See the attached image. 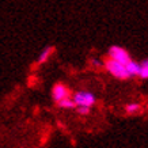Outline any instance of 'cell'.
Segmentation results:
<instances>
[{
  "label": "cell",
  "mask_w": 148,
  "mask_h": 148,
  "mask_svg": "<svg viewBox=\"0 0 148 148\" xmlns=\"http://www.w3.org/2000/svg\"><path fill=\"white\" fill-rule=\"evenodd\" d=\"M105 67H106V69L109 71V73L113 75L114 77H117V79L124 80V79H129L130 77L128 71H126L125 65L121 63H118V61H116V60H113V58H110V57L105 61Z\"/></svg>",
  "instance_id": "6da1fadb"
},
{
  "label": "cell",
  "mask_w": 148,
  "mask_h": 148,
  "mask_svg": "<svg viewBox=\"0 0 148 148\" xmlns=\"http://www.w3.org/2000/svg\"><path fill=\"white\" fill-rule=\"evenodd\" d=\"M109 57L118 61V63L124 64V65H126L132 60L129 53L124 48H121V46H118V45H113L109 48Z\"/></svg>",
  "instance_id": "7a4b0ae2"
},
{
  "label": "cell",
  "mask_w": 148,
  "mask_h": 148,
  "mask_svg": "<svg viewBox=\"0 0 148 148\" xmlns=\"http://www.w3.org/2000/svg\"><path fill=\"white\" fill-rule=\"evenodd\" d=\"M72 99H73V102L76 103V106H87V108H91V106L97 102L95 95L91 94V92H87V91L75 92V95H73Z\"/></svg>",
  "instance_id": "3957f363"
},
{
  "label": "cell",
  "mask_w": 148,
  "mask_h": 148,
  "mask_svg": "<svg viewBox=\"0 0 148 148\" xmlns=\"http://www.w3.org/2000/svg\"><path fill=\"white\" fill-rule=\"evenodd\" d=\"M52 95H53L54 101L58 102L60 99L68 98V97H69V90H68V87L65 84H63V83H57V84H54L53 91H52Z\"/></svg>",
  "instance_id": "277c9868"
},
{
  "label": "cell",
  "mask_w": 148,
  "mask_h": 148,
  "mask_svg": "<svg viewBox=\"0 0 148 148\" xmlns=\"http://www.w3.org/2000/svg\"><path fill=\"white\" fill-rule=\"evenodd\" d=\"M139 67H140V63H136L133 60H130L129 63L125 65L129 76H137V75H139Z\"/></svg>",
  "instance_id": "5b68a950"
},
{
  "label": "cell",
  "mask_w": 148,
  "mask_h": 148,
  "mask_svg": "<svg viewBox=\"0 0 148 148\" xmlns=\"http://www.w3.org/2000/svg\"><path fill=\"white\" fill-rule=\"evenodd\" d=\"M53 50H54L53 46L45 48V49H44L42 52H41L40 57H38V60H37V63H38V64H44V63H46V61H48V58L50 57V54L53 53Z\"/></svg>",
  "instance_id": "8992f818"
},
{
  "label": "cell",
  "mask_w": 148,
  "mask_h": 148,
  "mask_svg": "<svg viewBox=\"0 0 148 148\" xmlns=\"http://www.w3.org/2000/svg\"><path fill=\"white\" fill-rule=\"evenodd\" d=\"M57 103H58V106H60L61 109H75L76 108V103L73 102V99L69 98V97H68V98L60 99Z\"/></svg>",
  "instance_id": "52a82bcc"
},
{
  "label": "cell",
  "mask_w": 148,
  "mask_h": 148,
  "mask_svg": "<svg viewBox=\"0 0 148 148\" xmlns=\"http://www.w3.org/2000/svg\"><path fill=\"white\" fill-rule=\"evenodd\" d=\"M125 112L128 114H137L141 112V105L140 103H128L125 106Z\"/></svg>",
  "instance_id": "ba28073f"
},
{
  "label": "cell",
  "mask_w": 148,
  "mask_h": 148,
  "mask_svg": "<svg viewBox=\"0 0 148 148\" xmlns=\"http://www.w3.org/2000/svg\"><path fill=\"white\" fill-rule=\"evenodd\" d=\"M137 76L143 77V79H147L148 77V61L147 58L143 60L141 63H140V67H139V75Z\"/></svg>",
  "instance_id": "9c48e42d"
},
{
  "label": "cell",
  "mask_w": 148,
  "mask_h": 148,
  "mask_svg": "<svg viewBox=\"0 0 148 148\" xmlns=\"http://www.w3.org/2000/svg\"><path fill=\"white\" fill-rule=\"evenodd\" d=\"M75 109L77 110V113H79L80 116H87V114L90 113V108H87V106H76Z\"/></svg>",
  "instance_id": "30bf717a"
},
{
  "label": "cell",
  "mask_w": 148,
  "mask_h": 148,
  "mask_svg": "<svg viewBox=\"0 0 148 148\" xmlns=\"http://www.w3.org/2000/svg\"><path fill=\"white\" fill-rule=\"evenodd\" d=\"M91 64H92L94 67H101V65H102V61H99V60H91Z\"/></svg>",
  "instance_id": "8fae6325"
}]
</instances>
